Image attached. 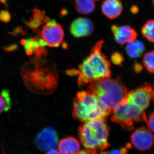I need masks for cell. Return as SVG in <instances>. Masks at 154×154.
<instances>
[{
	"mask_svg": "<svg viewBox=\"0 0 154 154\" xmlns=\"http://www.w3.org/2000/svg\"><path fill=\"white\" fill-rule=\"evenodd\" d=\"M123 59L122 55L118 52L114 53L111 56V60L116 65L120 64L123 61Z\"/></svg>",
	"mask_w": 154,
	"mask_h": 154,
	"instance_id": "cell-22",
	"label": "cell"
},
{
	"mask_svg": "<svg viewBox=\"0 0 154 154\" xmlns=\"http://www.w3.org/2000/svg\"><path fill=\"white\" fill-rule=\"evenodd\" d=\"M131 140L134 147L142 151L149 149L154 144L153 135L149 129L144 127L136 130L131 135Z\"/></svg>",
	"mask_w": 154,
	"mask_h": 154,
	"instance_id": "cell-9",
	"label": "cell"
},
{
	"mask_svg": "<svg viewBox=\"0 0 154 154\" xmlns=\"http://www.w3.org/2000/svg\"><path fill=\"white\" fill-rule=\"evenodd\" d=\"M131 11L132 12L133 14H137V13L138 11V8L136 6H134L133 7H131Z\"/></svg>",
	"mask_w": 154,
	"mask_h": 154,
	"instance_id": "cell-30",
	"label": "cell"
},
{
	"mask_svg": "<svg viewBox=\"0 0 154 154\" xmlns=\"http://www.w3.org/2000/svg\"><path fill=\"white\" fill-rule=\"evenodd\" d=\"M143 67H142L141 65L139 64H136L134 66V69L137 72H140L142 69Z\"/></svg>",
	"mask_w": 154,
	"mask_h": 154,
	"instance_id": "cell-28",
	"label": "cell"
},
{
	"mask_svg": "<svg viewBox=\"0 0 154 154\" xmlns=\"http://www.w3.org/2000/svg\"><path fill=\"white\" fill-rule=\"evenodd\" d=\"M94 25L90 19L86 18H79L72 22L70 27L72 35L76 38L88 36L93 33Z\"/></svg>",
	"mask_w": 154,
	"mask_h": 154,
	"instance_id": "cell-11",
	"label": "cell"
},
{
	"mask_svg": "<svg viewBox=\"0 0 154 154\" xmlns=\"http://www.w3.org/2000/svg\"><path fill=\"white\" fill-rule=\"evenodd\" d=\"M76 154H97V152L92 151L89 150H82Z\"/></svg>",
	"mask_w": 154,
	"mask_h": 154,
	"instance_id": "cell-26",
	"label": "cell"
},
{
	"mask_svg": "<svg viewBox=\"0 0 154 154\" xmlns=\"http://www.w3.org/2000/svg\"><path fill=\"white\" fill-rule=\"evenodd\" d=\"M143 63L148 72L154 73V51L146 53L145 54Z\"/></svg>",
	"mask_w": 154,
	"mask_h": 154,
	"instance_id": "cell-19",
	"label": "cell"
},
{
	"mask_svg": "<svg viewBox=\"0 0 154 154\" xmlns=\"http://www.w3.org/2000/svg\"><path fill=\"white\" fill-rule=\"evenodd\" d=\"M42 23L43 22L40 20L33 18L26 23L28 27L32 28L33 30H36Z\"/></svg>",
	"mask_w": 154,
	"mask_h": 154,
	"instance_id": "cell-21",
	"label": "cell"
},
{
	"mask_svg": "<svg viewBox=\"0 0 154 154\" xmlns=\"http://www.w3.org/2000/svg\"><path fill=\"white\" fill-rule=\"evenodd\" d=\"M141 32L147 40L154 43V19L148 20L142 27Z\"/></svg>",
	"mask_w": 154,
	"mask_h": 154,
	"instance_id": "cell-16",
	"label": "cell"
},
{
	"mask_svg": "<svg viewBox=\"0 0 154 154\" xmlns=\"http://www.w3.org/2000/svg\"><path fill=\"white\" fill-rule=\"evenodd\" d=\"M41 36L47 45L51 47H57L63 41L64 32L60 24L55 20H51L42 28Z\"/></svg>",
	"mask_w": 154,
	"mask_h": 154,
	"instance_id": "cell-7",
	"label": "cell"
},
{
	"mask_svg": "<svg viewBox=\"0 0 154 154\" xmlns=\"http://www.w3.org/2000/svg\"><path fill=\"white\" fill-rule=\"evenodd\" d=\"M58 141L57 131L51 127L42 130L37 134L35 138V144L41 151H47L55 149Z\"/></svg>",
	"mask_w": 154,
	"mask_h": 154,
	"instance_id": "cell-8",
	"label": "cell"
},
{
	"mask_svg": "<svg viewBox=\"0 0 154 154\" xmlns=\"http://www.w3.org/2000/svg\"><path fill=\"white\" fill-rule=\"evenodd\" d=\"M11 15L8 11H0V22L8 23L11 21Z\"/></svg>",
	"mask_w": 154,
	"mask_h": 154,
	"instance_id": "cell-23",
	"label": "cell"
},
{
	"mask_svg": "<svg viewBox=\"0 0 154 154\" xmlns=\"http://www.w3.org/2000/svg\"><path fill=\"white\" fill-rule=\"evenodd\" d=\"M145 122L149 129L154 133V112L149 115Z\"/></svg>",
	"mask_w": 154,
	"mask_h": 154,
	"instance_id": "cell-24",
	"label": "cell"
},
{
	"mask_svg": "<svg viewBox=\"0 0 154 154\" xmlns=\"http://www.w3.org/2000/svg\"><path fill=\"white\" fill-rule=\"evenodd\" d=\"M109 131L105 119L87 122L79 127V138L86 149L102 151L110 146L108 142Z\"/></svg>",
	"mask_w": 154,
	"mask_h": 154,
	"instance_id": "cell-3",
	"label": "cell"
},
{
	"mask_svg": "<svg viewBox=\"0 0 154 154\" xmlns=\"http://www.w3.org/2000/svg\"><path fill=\"white\" fill-rule=\"evenodd\" d=\"M101 8L104 15L109 19H113L121 14L123 6L119 0H105Z\"/></svg>",
	"mask_w": 154,
	"mask_h": 154,
	"instance_id": "cell-12",
	"label": "cell"
},
{
	"mask_svg": "<svg viewBox=\"0 0 154 154\" xmlns=\"http://www.w3.org/2000/svg\"><path fill=\"white\" fill-rule=\"evenodd\" d=\"M112 112L111 120L127 131L134 129V122L143 120L146 122L147 119L144 110L128 102L126 99L116 106Z\"/></svg>",
	"mask_w": 154,
	"mask_h": 154,
	"instance_id": "cell-5",
	"label": "cell"
},
{
	"mask_svg": "<svg viewBox=\"0 0 154 154\" xmlns=\"http://www.w3.org/2000/svg\"><path fill=\"white\" fill-rule=\"evenodd\" d=\"M17 48V45L16 44L11 45L5 48L6 51H10L15 50Z\"/></svg>",
	"mask_w": 154,
	"mask_h": 154,
	"instance_id": "cell-27",
	"label": "cell"
},
{
	"mask_svg": "<svg viewBox=\"0 0 154 154\" xmlns=\"http://www.w3.org/2000/svg\"><path fill=\"white\" fill-rule=\"evenodd\" d=\"M11 107V96L8 90L4 89L0 93V113L7 112Z\"/></svg>",
	"mask_w": 154,
	"mask_h": 154,
	"instance_id": "cell-17",
	"label": "cell"
},
{
	"mask_svg": "<svg viewBox=\"0 0 154 154\" xmlns=\"http://www.w3.org/2000/svg\"><path fill=\"white\" fill-rule=\"evenodd\" d=\"M103 42L101 40L96 43L90 55L83 61L78 69L68 72L69 75L78 76L79 85L110 78V63L102 52Z\"/></svg>",
	"mask_w": 154,
	"mask_h": 154,
	"instance_id": "cell-1",
	"label": "cell"
},
{
	"mask_svg": "<svg viewBox=\"0 0 154 154\" xmlns=\"http://www.w3.org/2000/svg\"><path fill=\"white\" fill-rule=\"evenodd\" d=\"M88 91L111 112L126 99L128 93L126 87L120 79L110 78L89 83Z\"/></svg>",
	"mask_w": 154,
	"mask_h": 154,
	"instance_id": "cell-2",
	"label": "cell"
},
{
	"mask_svg": "<svg viewBox=\"0 0 154 154\" xmlns=\"http://www.w3.org/2000/svg\"><path fill=\"white\" fill-rule=\"evenodd\" d=\"M115 41L120 45L134 41L137 37L136 31L128 25H112L111 28Z\"/></svg>",
	"mask_w": 154,
	"mask_h": 154,
	"instance_id": "cell-10",
	"label": "cell"
},
{
	"mask_svg": "<svg viewBox=\"0 0 154 154\" xmlns=\"http://www.w3.org/2000/svg\"><path fill=\"white\" fill-rule=\"evenodd\" d=\"M75 6L80 14H88L95 10V3L94 0H75Z\"/></svg>",
	"mask_w": 154,
	"mask_h": 154,
	"instance_id": "cell-15",
	"label": "cell"
},
{
	"mask_svg": "<svg viewBox=\"0 0 154 154\" xmlns=\"http://www.w3.org/2000/svg\"><path fill=\"white\" fill-rule=\"evenodd\" d=\"M125 49L130 57L137 58L140 57L144 51V45L142 42L134 40L128 43Z\"/></svg>",
	"mask_w": 154,
	"mask_h": 154,
	"instance_id": "cell-14",
	"label": "cell"
},
{
	"mask_svg": "<svg viewBox=\"0 0 154 154\" xmlns=\"http://www.w3.org/2000/svg\"><path fill=\"white\" fill-rule=\"evenodd\" d=\"M111 113L101 105L96 96L88 91L79 92L74 99L73 116L82 122L105 119Z\"/></svg>",
	"mask_w": 154,
	"mask_h": 154,
	"instance_id": "cell-4",
	"label": "cell"
},
{
	"mask_svg": "<svg viewBox=\"0 0 154 154\" xmlns=\"http://www.w3.org/2000/svg\"><path fill=\"white\" fill-rule=\"evenodd\" d=\"M152 2L154 6V0H152Z\"/></svg>",
	"mask_w": 154,
	"mask_h": 154,
	"instance_id": "cell-32",
	"label": "cell"
},
{
	"mask_svg": "<svg viewBox=\"0 0 154 154\" xmlns=\"http://www.w3.org/2000/svg\"><path fill=\"white\" fill-rule=\"evenodd\" d=\"M0 2L4 4L6 7L8 6V5H7V0H0Z\"/></svg>",
	"mask_w": 154,
	"mask_h": 154,
	"instance_id": "cell-31",
	"label": "cell"
},
{
	"mask_svg": "<svg viewBox=\"0 0 154 154\" xmlns=\"http://www.w3.org/2000/svg\"><path fill=\"white\" fill-rule=\"evenodd\" d=\"M80 144L76 139L68 137L63 139L58 144V149L61 154H76L79 152Z\"/></svg>",
	"mask_w": 154,
	"mask_h": 154,
	"instance_id": "cell-13",
	"label": "cell"
},
{
	"mask_svg": "<svg viewBox=\"0 0 154 154\" xmlns=\"http://www.w3.org/2000/svg\"><path fill=\"white\" fill-rule=\"evenodd\" d=\"M151 99L154 100V91L148 84L128 93L126 98L128 102L143 110L149 107Z\"/></svg>",
	"mask_w": 154,
	"mask_h": 154,
	"instance_id": "cell-6",
	"label": "cell"
},
{
	"mask_svg": "<svg viewBox=\"0 0 154 154\" xmlns=\"http://www.w3.org/2000/svg\"><path fill=\"white\" fill-rule=\"evenodd\" d=\"M20 33H22L24 34V31L22 30V27H17L16 29H14L13 32H11V34L14 35H17Z\"/></svg>",
	"mask_w": 154,
	"mask_h": 154,
	"instance_id": "cell-25",
	"label": "cell"
},
{
	"mask_svg": "<svg viewBox=\"0 0 154 154\" xmlns=\"http://www.w3.org/2000/svg\"><path fill=\"white\" fill-rule=\"evenodd\" d=\"M128 146L119 149H115L107 151H102L101 154H128Z\"/></svg>",
	"mask_w": 154,
	"mask_h": 154,
	"instance_id": "cell-20",
	"label": "cell"
},
{
	"mask_svg": "<svg viewBox=\"0 0 154 154\" xmlns=\"http://www.w3.org/2000/svg\"><path fill=\"white\" fill-rule=\"evenodd\" d=\"M21 43L24 45L25 51L28 55L34 53L35 50L40 46L38 43V38H29L27 39H22Z\"/></svg>",
	"mask_w": 154,
	"mask_h": 154,
	"instance_id": "cell-18",
	"label": "cell"
},
{
	"mask_svg": "<svg viewBox=\"0 0 154 154\" xmlns=\"http://www.w3.org/2000/svg\"><path fill=\"white\" fill-rule=\"evenodd\" d=\"M45 154H61L60 153V152L58 151L55 150L54 149L50 150L49 151L47 152Z\"/></svg>",
	"mask_w": 154,
	"mask_h": 154,
	"instance_id": "cell-29",
	"label": "cell"
}]
</instances>
